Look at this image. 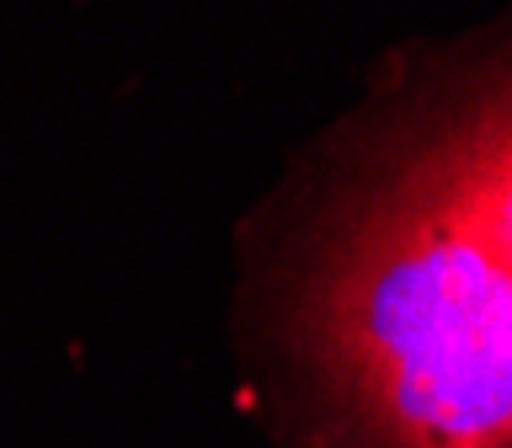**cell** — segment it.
Wrapping results in <instances>:
<instances>
[{"label": "cell", "mask_w": 512, "mask_h": 448, "mask_svg": "<svg viewBox=\"0 0 512 448\" xmlns=\"http://www.w3.org/2000/svg\"><path fill=\"white\" fill-rule=\"evenodd\" d=\"M315 326L379 448H512V262L432 160L342 235Z\"/></svg>", "instance_id": "1"}, {"label": "cell", "mask_w": 512, "mask_h": 448, "mask_svg": "<svg viewBox=\"0 0 512 448\" xmlns=\"http://www.w3.org/2000/svg\"><path fill=\"white\" fill-rule=\"evenodd\" d=\"M432 166L454 187L464 214L512 262V91L480 112L443 155H432Z\"/></svg>", "instance_id": "2"}]
</instances>
